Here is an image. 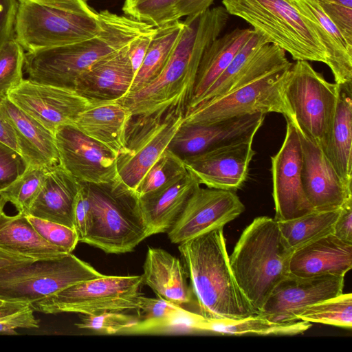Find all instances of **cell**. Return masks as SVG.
<instances>
[{"label":"cell","instance_id":"4","mask_svg":"<svg viewBox=\"0 0 352 352\" xmlns=\"http://www.w3.org/2000/svg\"><path fill=\"white\" fill-rule=\"evenodd\" d=\"M292 251L277 221L255 218L243 231L229 256L234 279L254 313L258 314L276 285L288 274Z\"/></svg>","mask_w":352,"mask_h":352},{"label":"cell","instance_id":"44","mask_svg":"<svg viewBox=\"0 0 352 352\" xmlns=\"http://www.w3.org/2000/svg\"><path fill=\"white\" fill-rule=\"evenodd\" d=\"M28 221L36 232L47 242L67 253H72L78 241L74 228L31 215H26Z\"/></svg>","mask_w":352,"mask_h":352},{"label":"cell","instance_id":"28","mask_svg":"<svg viewBox=\"0 0 352 352\" xmlns=\"http://www.w3.org/2000/svg\"><path fill=\"white\" fill-rule=\"evenodd\" d=\"M316 26L327 54L326 65L337 84L352 82V43L324 12L316 0H292Z\"/></svg>","mask_w":352,"mask_h":352},{"label":"cell","instance_id":"26","mask_svg":"<svg viewBox=\"0 0 352 352\" xmlns=\"http://www.w3.org/2000/svg\"><path fill=\"white\" fill-rule=\"evenodd\" d=\"M81 182L60 164L47 173L43 187L28 214L74 229V210Z\"/></svg>","mask_w":352,"mask_h":352},{"label":"cell","instance_id":"50","mask_svg":"<svg viewBox=\"0 0 352 352\" xmlns=\"http://www.w3.org/2000/svg\"><path fill=\"white\" fill-rule=\"evenodd\" d=\"M332 234L344 242L352 243V199L341 208Z\"/></svg>","mask_w":352,"mask_h":352},{"label":"cell","instance_id":"38","mask_svg":"<svg viewBox=\"0 0 352 352\" xmlns=\"http://www.w3.org/2000/svg\"><path fill=\"white\" fill-rule=\"evenodd\" d=\"M186 171L183 157L168 148L144 175L135 191V196L138 198L156 190Z\"/></svg>","mask_w":352,"mask_h":352},{"label":"cell","instance_id":"24","mask_svg":"<svg viewBox=\"0 0 352 352\" xmlns=\"http://www.w3.org/2000/svg\"><path fill=\"white\" fill-rule=\"evenodd\" d=\"M0 111L13 127L19 153L29 166L50 168L59 164L54 133L19 109L7 96L1 100Z\"/></svg>","mask_w":352,"mask_h":352},{"label":"cell","instance_id":"19","mask_svg":"<svg viewBox=\"0 0 352 352\" xmlns=\"http://www.w3.org/2000/svg\"><path fill=\"white\" fill-rule=\"evenodd\" d=\"M296 128L301 146V182L307 200L316 211L340 209L352 199L351 184L338 175L322 149Z\"/></svg>","mask_w":352,"mask_h":352},{"label":"cell","instance_id":"51","mask_svg":"<svg viewBox=\"0 0 352 352\" xmlns=\"http://www.w3.org/2000/svg\"><path fill=\"white\" fill-rule=\"evenodd\" d=\"M214 0H177L174 11L173 21L182 16L201 14L209 9Z\"/></svg>","mask_w":352,"mask_h":352},{"label":"cell","instance_id":"52","mask_svg":"<svg viewBox=\"0 0 352 352\" xmlns=\"http://www.w3.org/2000/svg\"><path fill=\"white\" fill-rule=\"evenodd\" d=\"M5 96H0V102ZM0 142L19 153L15 133L10 122L0 111Z\"/></svg>","mask_w":352,"mask_h":352},{"label":"cell","instance_id":"46","mask_svg":"<svg viewBox=\"0 0 352 352\" xmlns=\"http://www.w3.org/2000/svg\"><path fill=\"white\" fill-rule=\"evenodd\" d=\"M324 12L352 43V0H316Z\"/></svg>","mask_w":352,"mask_h":352},{"label":"cell","instance_id":"49","mask_svg":"<svg viewBox=\"0 0 352 352\" xmlns=\"http://www.w3.org/2000/svg\"><path fill=\"white\" fill-rule=\"evenodd\" d=\"M157 28L133 39L128 46L129 56L135 75L140 69L151 44Z\"/></svg>","mask_w":352,"mask_h":352},{"label":"cell","instance_id":"40","mask_svg":"<svg viewBox=\"0 0 352 352\" xmlns=\"http://www.w3.org/2000/svg\"><path fill=\"white\" fill-rule=\"evenodd\" d=\"M177 0H124L122 10L125 16L157 28L173 21Z\"/></svg>","mask_w":352,"mask_h":352},{"label":"cell","instance_id":"39","mask_svg":"<svg viewBox=\"0 0 352 352\" xmlns=\"http://www.w3.org/2000/svg\"><path fill=\"white\" fill-rule=\"evenodd\" d=\"M49 169L29 166L21 177L0 192L15 206L18 212L28 215Z\"/></svg>","mask_w":352,"mask_h":352},{"label":"cell","instance_id":"25","mask_svg":"<svg viewBox=\"0 0 352 352\" xmlns=\"http://www.w3.org/2000/svg\"><path fill=\"white\" fill-rule=\"evenodd\" d=\"M131 111L120 100L94 102L77 117L74 126L118 155L126 145Z\"/></svg>","mask_w":352,"mask_h":352},{"label":"cell","instance_id":"54","mask_svg":"<svg viewBox=\"0 0 352 352\" xmlns=\"http://www.w3.org/2000/svg\"><path fill=\"white\" fill-rule=\"evenodd\" d=\"M7 202V199L0 192V212L3 210L4 206Z\"/></svg>","mask_w":352,"mask_h":352},{"label":"cell","instance_id":"9","mask_svg":"<svg viewBox=\"0 0 352 352\" xmlns=\"http://www.w3.org/2000/svg\"><path fill=\"white\" fill-rule=\"evenodd\" d=\"M292 63L185 111L183 124H209L256 113H278L292 120L285 88Z\"/></svg>","mask_w":352,"mask_h":352},{"label":"cell","instance_id":"43","mask_svg":"<svg viewBox=\"0 0 352 352\" xmlns=\"http://www.w3.org/2000/svg\"><path fill=\"white\" fill-rule=\"evenodd\" d=\"M29 303L3 301L0 304V334L16 335L17 329L38 328L39 320Z\"/></svg>","mask_w":352,"mask_h":352},{"label":"cell","instance_id":"48","mask_svg":"<svg viewBox=\"0 0 352 352\" xmlns=\"http://www.w3.org/2000/svg\"><path fill=\"white\" fill-rule=\"evenodd\" d=\"M19 0H0V47L14 37Z\"/></svg>","mask_w":352,"mask_h":352},{"label":"cell","instance_id":"35","mask_svg":"<svg viewBox=\"0 0 352 352\" xmlns=\"http://www.w3.org/2000/svg\"><path fill=\"white\" fill-rule=\"evenodd\" d=\"M340 209L314 210L297 218L277 221L285 245L293 252L308 242L332 233Z\"/></svg>","mask_w":352,"mask_h":352},{"label":"cell","instance_id":"12","mask_svg":"<svg viewBox=\"0 0 352 352\" xmlns=\"http://www.w3.org/2000/svg\"><path fill=\"white\" fill-rule=\"evenodd\" d=\"M185 111L180 108L148 117H136V127L126 133L124 152L117 157L120 189L135 195L144 175L170 143L184 123Z\"/></svg>","mask_w":352,"mask_h":352},{"label":"cell","instance_id":"16","mask_svg":"<svg viewBox=\"0 0 352 352\" xmlns=\"http://www.w3.org/2000/svg\"><path fill=\"white\" fill-rule=\"evenodd\" d=\"M286 133L278 151L271 157L272 197L276 221H286L314 211L301 182V146L298 133L286 119Z\"/></svg>","mask_w":352,"mask_h":352},{"label":"cell","instance_id":"36","mask_svg":"<svg viewBox=\"0 0 352 352\" xmlns=\"http://www.w3.org/2000/svg\"><path fill=\"white\" fill-rule=\"evenodd\" d=\"M296 320L320 323L351 329L352 327V294H341L298 311Z\"/></svg>","mask_w":352,"mask_h":352},{"label":"cell","instance_id":"41","mask_svg":"<svg viewBox=\"0 0 352 352\" xmlns=\"http://www.w3.org/2000/svg\"><path fill=\"white\" fill-rule=\"evenodd\" d=\"M25 55L24 49L14 37L0 47V96H7L23 81Z\"/></svg>","mask_w":352,"mask_h":352},{"label":"cell","instance_id":"2","mask_svg":"<svg viewBox=\"0 0 352 352\" xmlns=\"http://www.w3.org/2000/svg\"><path fill=\"white\" fill-rule=\"evenodd\" d=\"M102 31L70 45L28 52L24 69L30 80L74 89L77 79L99 60L117 52L153 26L109 10L99 12Z\"/></svg>","mask_w":352,"mask_h":352},{"label":"cell","instance_id":"5","mask_svg":"<svg viewBox=\"0 0 352 352\" xmlns=\"http://www.w3.org/2000/svg\"><path fill=\"white\" fill-rule=\"evenodd\" d=\"M102 30L99 12L85 0H19L14 38L28 52L79 43Z\"/></svg>","mask_w":352,"mask_h":352},{"label":"cell","instance_id":"8","mask_svg":"<svg viewBox=\"0 0 352 352\" xmlns=\"http://www.w3.org/2000/svg\"><path fill=\"white\" fill-rule=\"evenodd\" d=\"M103 276L72 253L15 263L0 268V300L30 305L74 284Z\"/></svg>","mask_w":352,"mask_h":352},{"label":"cell","instance_id":"45","mask_svg":"<svg viewBox=\"0 0 352 352\" xmlns=\"http://www.w3.org/2000/svg\"><path fill=\"white\" fill-rule=\"evenodd\" d=\"M28 166L19 152L0 142V191L21 177Z\"/></svg>","mask_w":352,"mask_h":352},{"label":"cell","instance_id":"30","mask_svg":"<svg viewBox=\"0 0 352 352\" xmlns=\"http://www.w3.org/2000/svg\"><path fill=\"white\" fill-rule=\"evenodd\" d=\"M253 33L252 29L236 28L210 45L199 63L192 94L185 111L192 108L216 81Z\"/></svg>","mask_w":352,"mask_h":352},{"label":"cell","instance_id":"56","mask_svg":"<svg viewBox=\"0 0 352 352\" xmlns=\"http://www.w3.org/2000/svg\"><path fill=\"white\" fill-rule=\"evenodd\" d=\"M86 1H87L88 0H85Z\"/></svg>","mask_w":352,"mask_h":352},{"label":"cell","instance_id":"21","mask_svg":"<svg viewBox=\"0 0 352 352\" xmlns=\"http://www.w3.org/2000/svg\"><path fill=\"white\" fill-rule=\"evenodd\" d=\"M128 46L95 63L77 79L74 89L94 102L123 98L135 77Z\"/></svg>","mask_w":352,"mask_h":352},{"label":"cell","instance_id":"37","mask_svg":"<svg viewBox=\"0 0 352 352\" xmlns=\"http://www.w3.org/2000/svg\"><path fill=\"white\" fill-rule=\"evenodd\" d=\"M265 43H268L266 40L261 35L254 31L253 34L241 47L227 68L200 98L197 102L188 110L212 100L230 91L241 68L254 52Z\"/></svg>","mask_w":352,"mask_h":352},{"label":"cell","instance_id":"18","mask_svg":"<svg viewBox=\"0 0 352 352\" xmlns=\"http://www.w3.org/2000/svg\"><path fill=\"white\" fill-rule=\"evenodd\" d=\"M344 277H300L288 274L274 288L258 315L276 322L296 321L298 311L342 294Z\"/></svg>","mask_w":352,"mask_h":352},{"label":"cell","instance_id":"17","mask_svg":"<svg viewBox=\"0 0 352 352\" xmlns=\"http://www.w3.org/2000/svg\"><path fill=\"white\" fill-rule=\"evenodd\" d=\"M255 135L183 157L186 169L208 188L236 191L246 181Z\"/></svg>","mask_w":352,"mask_h":352},{"label":"cell","instance_id":"6","mask_svg":"<svg viewBox=\"0 0 352 352\" xmlns=\"http://www.w3.org/2000/svg\"><path fill=\"white\" fill-rule=\"evenodd\" d=\"M229 14L239 17L295 60L326 64L327 54L316 26L292 0H223Z\"/></svg>","mask_w":352,"mask_h":352},{"label":"cell","instance_id":"20","mask_svg":"<svg viewBox=\"0 0 352 352\" xmlns=\"http://www.w3.org/2000/svg\"><path fill=\"white\" fill-rule=\"evenodd\" d=\"M265 114L256 113L209 124H183L168 148L182 157L196 155L229 142L255 135Z\"/></svg>","mask_w":352,"mask_h":352},{"label":"cell","instance_id":"11","mask_svg":"<svg viewBox=\"0 0 352 352\" xmlns=\"http://www.w3.org/2000/svg\"><path fill=\"white\" fill-rule=\"evenodd\" d=\"M142 276H108L71 285L30 304L34 311L84 315L138 310Z\"/></svg>","mask_w":352,"mask_h":352},{"label":"cell","instance_id":"27","mask_svg":"<svg viewBox=\"0 0 352 352\" xmlns=\"http://www.w3.org/2000/svg\"><path fill=\"white\" fill-rule=\"evenodd\" d=\"M143 270V285L158 297L181 306L192 301L186 272L176 256L162 248H148Z\"/></svg>","mask_w":352,"mask_h":352},{"label":"cell","instance_id":"53","mask_svg":"<svg viewBox=\"0 0 352 352\" xmlns=\"http://www.w3.org/2000/svg\"><path fill=\"white\" fill-rule=\"evenodd\" d=\"M34 260L5 252L0 249V268L15 263H21Z\"/></svg>","mask_w":352,"mask_h":352},{"label":"cell","instance_id":"42","mask_svg":"<svg viewBox=\"0 0 352 352\" xmlns=\"http://www.w3.org/2000/svg\"><path fill=\"white\" fill-rule=\"evenodd\" d=\"M122 311H103L96 314L84 315L75 324L79 329L91 330L102 334L122 333L135 325L138 318Z\"/></svg>","mask_w":352,"mask_h":352},{"label":"cell","instance_id":"31","mask_svg":"<svg viewBox=\"0 0 352 352\" xmlns=\"http://www.w3.org/2000/svg\"><path fill=\"white\" fill-rule=\"evenodd\" d=\"M0 249L36 261L55 258L69 253L52 245L36 232L27 216L0 212Z\"/></svg>","mask_w":352,"mask_h":352},{"label":"cell","instance_id":"32","mask_svg":"<svg viewBox=\"0 0 352 352\" xmlns=\"http://www.w3.org/2000/svg\"><path fill=\"white\" fill-rule=\"evenodd\" d=\"M142 316L133 327L123 333H151L175 327L195 330L199 314L162 298L140 296L137 310Z\"/></svg>","mask_w":352,"mask_h":352},{"label":"cell","instance_id":"1","mask_svg":"<svg viewBox=\"0 0 352 352\" xmlns=\"http://www.w3.org/2000/svg\"><path fill=\"white\" fill-rule=\"evenodd\" d=\"M228 19L229 14L221 6L186 16L177 43L160 74L120 100L133 117H148L175 108L185 111L201 57L219 36Z\"/></svg>","mask_w":352,"mask_h":352},{"label":"cell","instance_id":"29","mask_svg":"<svg viewBox=\"0 0 352 352\" xmlns=\"http://www.w3.org/2000/svg\"><path fill=\"white\" fill-rule=\"evenodd\" d=\"M323 152L342 179L351 184L352 82L338 84L333 122Z\"/></svg>","mask_w":352,"mask_h":352},{"label":"cell","instance_id":"7","mask_svg":"<svg viewBox=\"0 0 352 352\" xmlns=\"http://www.w3.org/2000/svg\"><path fill=\"white\" fill-rule=\"evenodd\" d=\"M83 184L93 213L91 228L83 243L106 253L123 254L133 251L148 237L135 195Z\"/></svg>","mask_w":352,"mask_h":352},{"label":"cell","instance_id":"33","mask_svg":"<svg viewBox=\"0 0 352 352\" xmlns=\"http://www.w3.org/2000/svg\"><path fill=\"white\" fill-rule=\"evenodd\" d=\"M311 327V322L304 320L276 322L258 314L239 320H224L207 318L199 314L195 331L230 335L294 336L305 332Z\"/></svg>","mask_w":352,"mask_h":352},{"label":"cell","instance_id":"34","mask_svg":"<svg viewBox=\"0 0 352 352\" xmlns=\"http://www.w3.org/2000/svg\"><path fill=\"white\" fill-rule=\"evenodd\" d=\"M184 25V21L176 20L157 28L129 92L141 89L160 74L177 43Z\"/></svg>","mask_w":352,"mask_h":352},{"label":"cell","instance_id":"15","mask_svg":"<svg viewBox=\"0 0 352 352\" xmlns=\"http://www.w3.org/2000/svg\"><path fill=\"white\" fill-rule=\"evenodd\" d=\"M9 100L52 133L64 125H74L92 101L75 89L44 85L30 79L7 94Z\"/></svg>","mask_w":352,"mask_h":352},{"label":"cell","instance_id":"10","mask_svg":"<svg viewBox=\"0 0 352 352\" xmlns=\"http://www.w3.org/2000/svg\"><path fill=\"white\" fill-rule=\"evenodd\" d=\"M285 93L293 114L289 120L323 151L333 122L338 84L328 82L308 61L296 60L289 70Z\"/></svg>","mask_w":352,"mask_h":352},{"label":"cell","instance_id":"3","mask_svg":"<svg viewBox=\"0 0 352 352\" xmlns=\"http://www.w3.org/2000/svg\"><path fill=\"white\" fill-rule=\"evenodd\" d=\"M199 314L211 319L239 320L255 315L233 276L223 228L179 244Z\"/></svg>","mask_w":352,"mask_h":352},{"label":"cell","instance_id":"47","mask_svg":"<svg viewBox=\"0 0 352 352\" xmlns=\"http://www.w3.org/2000/svg\"><path fill=\"white\" fill-rule=\"evenodd\" d=\"M92 219L91 206L85 186L81 182L76 197L74 210V230L78 235L79 242L83 243L87 236L91 228Z\"/></svg>","mask_w":352,"mask_h":352},{"label":"cell","instance_id":"22","mask_svg":"<svg viewBox=\"0 0 352 352\" xmlns=\"http://www.w3.org/2000/svg\"><path fill=\"white\" fill-rule=\"evenodd\" d=\"M352 267V243L332 233L305 243L290 256L288 274L300 277L344 276Z\"/></svg>","mask_w":352,"mask_h":352},{"label":"cell","instance_id":"14","mask_svg":"<svg viewBox=\"0 0 352 352\" xmlns=\"http://www.w3.org/2000/svg\"><path fill=\"white\" fill-rule=\"evenodd\" d=\"M245 210L234 191L197 186L179 216L167 231L173 243L180 244L223 228Z\"/></svg>","mask_w":352,"mask_h":352},{"label":"cell","instance_id":"13","mask_svg":"<svg viewBox=\"0 0 352 352\" xmlns=\"http://www.w3.org/2000/svg\"><path fill=\"white\" fill-rule=\"evenodd\" d=\"M54 137L59 164L78 181L121 190L116 153L74 125L60 126Z\"/></svg>","mask_w":352,"mask_h":352},{"label":"cell","instance_id":"23","mask_svg":"<svg viewBox=\"0 0 352 352\" xmlns=\"http://www.w3.org/2000/svg\"><path fill=\"white\" fill-rule=\"evenodd\" d=\"M199 186L197 178L187 170L163 187L138 197V204L148 236L168 231Z\"/></svg>","mask_w":352,"mask_h":352},{"label":"cell","instance_id":"55","mask_svg":"<svg viewBox=\"0 0 352 352\" xmlns=\"http://www.w3.org/2000/svg\"><path fill=\"white\" fill-rule=\"evenodd\" d=\"M3 301L0 300V304Z\"/></svg>","mask_w":352,"mask_h":352}]
</instances>
